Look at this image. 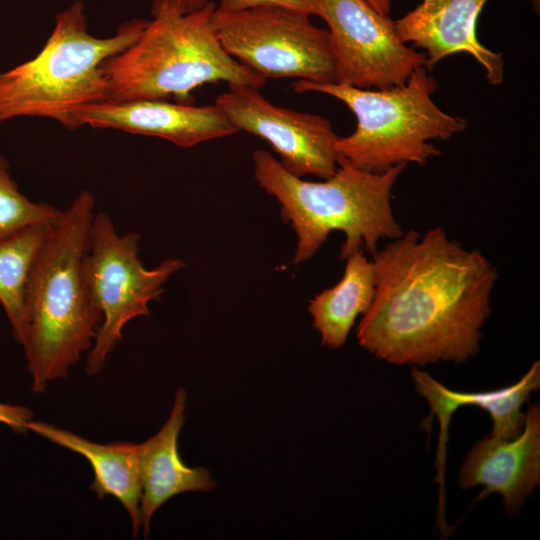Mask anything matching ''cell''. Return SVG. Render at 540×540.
I'll return each mask as SVG.
<instances>
[{
	"mask_svg": "<svg viewBox=\"0 0 540 540\" xmlns=\"http://www.w3.org/2000/svg\"><path fill=\"white\" fill-rule=\"evenodd\" d=\"M364 1L382 15H388L391 9V5H392V0H364Z\"/></svg>",
	"mask_w": 540,
	"mask_h": 540,
	"instance_id": "23",
	"label": "cell"
},
{
	"mask_svg": "<svg viewBox=\"0 0 540 540\" xmlns=\"http://www.w3.org/2000/svg\"><path fill=\"white\" fill-rule=\"evenodd\" d=\"M62 210L26 197L11 177L9 164L0 155V243L32 225L52 226Z\"/></svg>",
	"mask_w": 540,
	"mask_h": 540,
	"instance_id": "19",
	"label": "cell"
},
{
	"mask_svg": "<svg viewBox=\"0 0 540 540\" xmlns=\"http://www.w3.org/2000/svg\"><path fill=\"white\" fill-rule=\"evenodd\" d=\"M212 22L226 52L266 80L336 81L330 33L305 13L281 7L215 9Z\"/></svg>",
	"mask_w": 540,
	"mask_h": 540,
	"instance_id": "8",
	"label": "cell"
},
{
	"mask_svg": "<svg viewBox=\"0 0 540 540\" xmlns=\"http://www.w3.org/2000/svg\"><path fill=\"white\" fill-rule=\"evenodd\" d=\"M335 57V83L361 89L404 84L426 55L403 43L394 21L364 0H323Z\"/></svg>",
	"mask_w": 540,
	"mask_h": 540,
	"instance_id": "9",
	"label": "cell"
},
{
	"mask_svg": "<svg viewBox=\"0 0 540 540\" xmlns=\"http://www.w3.org/2000/svg\"><path fill=\"white\" fill-rule=\"evenodd\" d=\"M214 104L238 131L266 140L292 175L327 179L337 170L338 136L327 118L274 105L247 86L229 87Z\"/></svg>",
	"mask_w": 540,
	"mask_h": 540,
	"instance_id": "10",
	"label": "cell"
},
{
	"mask_svg": "<svg viewBox=\"0 0 540 540\" xmlns=\"http://www.w3.org/2000/svg\"><path fill=\"white\" fill-rule=\"evenodd\" d=\"M345 260L338 283L316 294L308 307L313 327L319 332L322 344L329 348L344 345L357 317L366 313L374 298V266L364 249Z\"/></svg>",
	"mask_w": 540,
	"mask_h": 540,
	"instance_id": "17",
	"label": "cell"
},
{
	"mask_svg": "<svg viewBox=\"0 0 540 540\" xmlns=\"http://www.w3.org/2000/svg\"><path fill=\"white\" fill-rule=\"evenodd\" d=\"M298 93L319 92L343 102L356 117V129L338 137L339 158L368 172L396 165L426 164L439 156L431 140H448L467 127L466 119L444 112L432 99L438 82L423 66L400 86L361 89L340 83L297 80Z\"/></svg>",
	"mask_w": 540,
	"mask_h": 540,
	"instance_id": "6",
	"label": "cell"
},
{
	"mask_svg": "<svg viewBox=\"0 0 540 540\" xmlns=\"http://www.w3.org/2000/svg\"><path fill=\"white\" fill-rule=\"evenodd\" d=\"M51 226H29L0 243V305L15 340L27 338L25 294L29 275Z\"/></svg>",
	"mask_w": 540,
	"mask_h": 540,
	"instance_id": "18",
	"label": "cell"
},
{
	"mask_svg": "<svg viewBox=\"0 0 540 540\" xmlns=\"http://www.w3.org/2000/svg\"><path fill=\"white\" fill-rule=\"evenodd\" d=\"M26 428L83 456L94 473L90 489L99 499L105 496L116 498L130 516L133 535L138 536L141 528L142 491L138 444L123 441L108 444L91 442L71 431L41 421L30 420Z\"/></svg>",
	"mask_w": 540,
	"mask_h": 540,
	"instance_id": "16",
	"label": "cell"
},
{
	"mask_svg": "<svg viewBox=\"0 0 540 540\" xmlns=\"http://www.w3.org/2000/svg\"><path fill=\"white\" fill-rule=\"evenodd\" d=\"M32 417L33 412L27 407L0 403V423L7 425L16 433H25L26 424Z\"/></svg>",
	"mask_w": 540,
	"mask_h": 540,
	"instance_id": "21",
	"label": "cell"
},
{
	"mask_svg": "<svg viewBox=\"0 0 540 540\" xmlns=\"http://www.w3.org/2000/svg\"><path fill=\"white\" fill-rule=\"evenodd\" d=\"M95 198L81 191L50 227L31 269L23 346L34 393L67 375L93 345L102 313L90 297L85 259Z\"/></svg>",
	"mask_w": 540,
	"mask_h": 540,
	"instance_id": "2",
	"label": "cell"
},
{
	"mask_svg": "<svg viewBox=\"0 0 540 540\" xmlns=\"http://www.w3.org/2000/svg\"><path fill=\"white\" fill-rule=\"evenodd\" d=\"M534 11L538 14L540 12V0H529Z\"/></svg>",
	"mask_w": 540,
	"mask_h": 540,
	"instance_id": "24",
	"label": "cell"
},
{
	"mask_svg": "<svg viewBox=\"0 0 540 540\" xmlns=\"http://www.w3.org/2000/svg\"><path fill=\"white\" fill-rule=\"evenodd\" d=\"M488 0H422L394 21L403 43L424 49L425 68L431 70L445 57L467 53L484 69L488 82L499 85L504 79V59L477 39L476 24Z\"/></svg>",
	"mask_w": 540,
	"mask_h": 540,
	"instance_id": "13",
	"label": "cell"
},
{
	"mask_svg": "<svg viewBox=\"0 0 540 540\" xmlns=\"http://www.w3.org/2000/svg\"><path fill=\"white\" fill-rule=\"evenodd\" d=\"M73 119L76 129L83 125L116 129L162 138L182 148L239 132L215 104L194 106L165 99L104 101L79 108Z\"/></svg>",
	"mask_w": 540,
	"mask_h": 540,
	"instance_id": "11",
	"label": "cell"
},
{
	"mask_svg": "<svg viewBox=\"0 0 540 540\" xmlns=\"http://www.w3.org/2000/svg\"><path fill=\"white\" fill-rule=\"evenodd\" d=\"M459 485L483 490L475 501L499 493L505 512L517 513L540 482V407L533 403L525 412L521 433L513 439L488 435L477 441L459 471Z\"/></svg>",
	"mask_w": 540,
	"mask_h": 540,
	"instance_id": "12",
	"label": "cell"
},
{
	"mask_svg": "<svg viewBox=\"0 0 540 540\" xmlns=\"http://www.w3.org/2000/svg\"><path fill=\"white\" fill-rule=\"evenodd\" d=\"M375 292L359 344L396 365L462 363L480 350L498 272L441 227L412 229L372 255Z\"/></svg>",
	"mask_w": 540,
	"mask_h": 540,
	"instance_id": "1",
	"label": "cell"
},
{
	"mask_svg": "<svg viewBox=\"0 0 540 540\" xmlns=\"http://www.w3.org/2000/svg\"><path fill=\"white\" fill-rule=\"evenodd\" d=\"M183 12H192L199 10L213 2L212 0H172Z\"/></svg>",
	"mask_w": 540,
	"mask_h": 540,
	"instance_id": "22",
	"label": "cell"
},
{
	"mask_svg": "<svg viewBox=\"0 0 540 540\" xmlns=\"http://www.w3.org/2000/svg\"><path fill=\"white\" fill-rule=\"evenodd\" d=\"M215 9L210 2L185 13L172 0H154L139 39L102 64L108 101L174 97L193 104V90L208 83L262 88L267 80L222 47L212 22Z\"/></svg>",
	"mask_w": 540,
	"mask_h": 540,
	"instance_id": "4",
	"label": "cell"
},
{
	"mask_svg": "<svg viewBox=\"0 0 540 540\" xmlns=\"http://www.w3.org/2000/svg\"><path fill=\"white\" fill-rule=\"evenodd\" d=\"M416 391L426 399L431 414L440 422V438L437 453L439 483L443 489L445 446L452 414L463 405H474L486 410L493 420L489 434L499 439L517 437L524 426L525 413L521 408L529 395L540 387V362L534 361L529 370L516 383L492 391L458 392L451 390L428 372L413 368L411 371Z\"/></svg>",
	"mask_w": 540,
	"mask_h": 540,
	"instance_id": "15",
	"label": "cell"
},
{
	"mask_svg": "<svg viewBox=\"0 0 540 540\" xmlns=\"http://www.w3.org/2000/svg\"><path fill=\"white\" fill-rule=\"evenodd\" d=\"M252 159L255 180L277 200L283 221L296 233L295 264L311 259L332 231L345 235L340 251L343 260L361 249L372 256L381 240H394L404 233L391 205L404 164L375 173L339 158L332 176L311 182L286 171L266 150H255Z\"/></svg>",
	"mask_w": 540,
	"mask_h": 540,
	"instance_id": "3",
	"label": "cell"
},
{
	"mask_svg": "<svg viewBox=\"0 0 540 540\" xmlns=\"http://www.w3.org/2000/svg\"><path fill=\"white\" fill-rule=\"evenodd\" d=\"M257 7H281L321 18L323 0H219L221 12H238Z\"/></svg>",
	"mask_w": 540,
	"mask_h": 540,
	"instance_id": "20",
	"label": "cell"
},
{
	"mask_svg": "<svg viewBox=\"0 0 540 540\" xmlns=\"http://www.w3.org/2000/svg\"><path fill=\"white\" fill-rule=\"evenodd\" d=\"M147 23L133 19L113 36L98 38L88 32L84 3L74 1L56 14L54 29L37 56L0 73V123L45 117L76 129V110L108 101L102 64L134 44Z\"/></svg>",
	"mask_w": 540,
	"mask_h": 540,
	"instance_id": "5",
	"label": "cell"
},
{
	"mask_svg": "<svg viewBox=\"0 0 540 540\" xmlns=\"http://www.w3.org/2000/svg\"><path fill=\"white\" fill-rule=\"evenodd\" d=\"M140 241L137 232L120 235L107 213H95L84 271L90 297L103 319L87 356L86 372L91 376L103 369L125 325L149 315V303L185 267L183 260L171 257L155 268H145L139 258Z\"/></svg>",
	"mask_w": 540,
	"mask_h": 540,
	"instance_id": "7",
	"label": "cell"
},
{
	"mask_svg": "<svg viewBox=\"0 0 540 540\" xmlns=\"http://www.w3.org/2000/svg\"><path fill=\"white\" fill-rule=\"evenodd\" d=\"M186 399L185 390L179 388L167 421L156 434L138 444L142 489L140 516L145 538L153 515L170 498L183 492L210 491L216 487L207 469L185 465L178 453Z\"/></svg>",
	"mask_w": 540,
	"mask_h": 540,
	"instance_id": "14",
	"label": "cell"
}]
</instances>
